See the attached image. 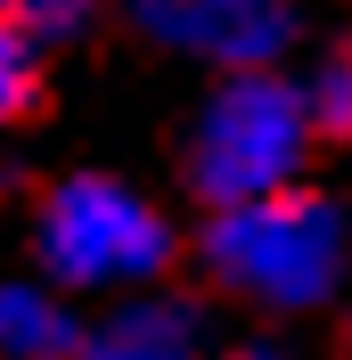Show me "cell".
<instances>
[{
  "mask_svg": "<svg viewBox=\"0 0 352 360\" xmlns=\"http://www.w3.org/2000/svg\"><path fill=\"white\" fill-rule=\"evenodd\" d=\"M303 90H311V123H320V139H352V41L328 49V58L303 74Z\"/></svg>",
  "mask_w": 352,
  "mask_h": 360,
  "instance_id": "cell-8",
  "label": "cell"
},
{
  "mask_svg": "<svg viewBox=\"0 0 352 360\" xmlns=\"http://www.w3.org/2000/svg\"><path fill=\"white\" fill-rule=\"evenodd\" d=\"M180 238L164 221V205L139 197L132 180L115 172H66L33 205V270L66 295H132L156 287L172 270Z\"/></svg>",
  "mask_w": 352,
  "mask_h": 360,
  "instance_id": "cell-3",
  "label": "cell"
},
{
  "mask_svg": "<svg viewBox=\"0 0 352 360\" xmlns=\"http://www.w3.org/2000/svg\"><path fill=\"white\" fill-rule=\"evenodd\" d=\"M82 344V311L66 287L33 278H0V360H74Z\"/></svg>",
  "mask_w": 352,
  "mask_h": 360,
  "instance_id": "cell-6",
  "label": "cell"
},
{
  "mask_svg": "<svg viewBox=\"0 0 352 360\" xmlns=\"http://www.w3.org/2000/svg\"><path fill=\"white\" fill-rule=\"evenodd\" d=\"M205 360H295L287 344H270V336H254V344H213Z\"/></svg>",
  "mask_w": 352,
  "mask_h": 360,
  "instance_id": "cell-10",
  "label": "cell"
},
{
  "mask_svg": "<svg viewBox=\"0 0 352 360\" xmlns=\"http://www.w3.org/2000/svg\"><path fill=\"white\" fill-rule=\"evenodd\" d=\"M42 98V33L0 8V131Z\"/></svg>",
  "mask_w": 352,
  "mask_h": 360,
  "instance_id": "cell-7",
  "label": "cell"
},
{
  "mask_svg": "<svg viewBox=\"0 0 352 360\" xmlns=\"http://www.w3.org/2000/svg\"><path fill=\"white\" fill-rule=\"evenodd\" d=\"M344 360H352V319H344Z\"/></svg>",
  "mask_w": 352,
  "mask_h": 360,
  "instance_id": "cell-11",
  "label": "cell"
},
{
  "mask_svg": "<svg viewBox=\"0 0 352 360\" xmlns=\"http://www.w3.org/2000/svg\"><path fill=\"white\" fill-rule=\"evenodd\" d=\"M0 197H8V164H0Z\"/></svg>",
  "mask_w": 352,
  "mask_h": 360,
  "instance_id": "cell-12",
  "label": "cell"
},
{
  "mask_svg": "<svg viewBox=\"0 0 352 360\" xmlns=\"http://www.w3.org/2000/svg\"><path fill=\"white\" fill-rule=\"evenodd\" d=\"M0 8H8L17 25H33L42 41H66V33H82V25H90L99 0H0Z\"/></svg>",
  "mask_w": 352,
  "mask_h": 360,
  "instance_id": "cell-9",
  "label": "cell"
},
{
  "mask_svg": "<svg viewBox=\"0 0 352 360\" xmlns=\"http://www.w3.org/2000/svg\"><path fill=\"white\" fill-rule=\"evenodd\" d=\"M320 156V123H311V90L287 66H238L221 74L189 115L180 139V180L189 197L213 205H246L270 188H295Z\"/></svg>",
  "mask_w": 352,
  "mask_h": 360,
  "instance_id": "cell-2",
  "label": "cell"
},
{
  "mask_svg": "<svg viewBox=\"0 0 352 360\" xmlns=\"http://www.w3.org/2000/svg\"><path fill=\"white\" fill-rule=\"evenodd\" d=\"M197 262L246 311H270V319L336 311L352 287V205L311 180L246 205H213L197 229Z\"/></svg>",
  "mask_w": 352,
  "mask_h": 360,
  "instance_id": "cell-1",
  "label": "cell"
},
{
  "mask_svg": "<svg viewBox=\"0 0 352 360\" xmlns=\"http://www.w3.org/2000/svg\"><path fill=\"white\" fill-rule=\"evenodd\" d=\"M213 336H205V303L164 287H132L115 295L99 319H82V344L74 360H205Z\"/></svg>",
  "mask_w": 352,
  "mask_h": 360,
  "instance_id": "cell-5",
  "label": "cell"
},
{
  "mask_svg": "<svg viewBox=\"0 0 352 360\" xmlns=\"http://www.w3.org/2000/svg\"><path fill=\"white\" fill-rule=\"evenodd\" d=\"M139 41L172 49L189 66L238 74V66H287V49L303 33L295 0H123Z\"/></svg>",
  "mask_w": 352,
  "mask_h": 360,
  "instance_id": "cell-4",
  "label": "cell"
}]
</instances>
